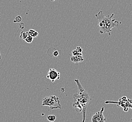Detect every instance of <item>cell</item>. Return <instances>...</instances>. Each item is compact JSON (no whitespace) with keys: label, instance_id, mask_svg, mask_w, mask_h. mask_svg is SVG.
Wrapping results in <instances>:
<instances>
[{"label":"cell","instance_id":"cell-10","mask_svg":"<svg viewBox=\"0 0 132 122\" xmlns=\"http://www.w3.org/2000/svg\"><path fill=\"white\" fill-rule=\"evenodd\" d=\"M24 41L28 43H31L33 41V37L29 34L27 38L24 40Z\"/></svg>","mask_w":132,"mask_h":122},{"label":"cell","instance_id":"cell-2","mask_svg":"<svg viewBox=\"0 0 132 122\" xmlns=\"http://www.w3.org/2000/svg\"><path fill=\"white\" fill-rule=\"evenodd\" d=\"M95 16L98 22V29L101 34L108 33L109 36H111L112 28L118 27L119 24H121L120 22L112 19L114 14H112L111 16H105L103 15V11H100L95 15Z\"/></svg>","mask_w":132,"mask_h":122},{"label":"cell","instance_id":"cell-12","mask_svg":"<svg viewBox=\"0 0 132 122\" xmlns=\"http://www.w3.org/2000/svg\"><path fill=\"white\" fill-rule=\"evenodd\" d=\"M72 55L73 56H76V55H77V54H78L79 53V52H78L77 51V49H76V50L73 51L72 52Z\"/></svg>","mask_w":132,"mask_h":122},{"label":"cell","instance_id":"cell-1","mask_svg":"<svg viewBox=\"0 0 132 122\" xmlns=\"http://www.w3.org/2000/svg\"><path fill=\"white\" fill-rule=\"evenodd\" d=\"M78 89V93H75L73 95L74 102L73 107L77 112H82L83 116V122L86 120V114L89 103L92 99L90 94L84 89L78 79L75 80Z\"/></svg>","mask_w":132,"mask_h":122},{"label":"cell","instance_id":"cell-8","mask_svg":"<svg viewBox=\"0 0 132 122\" xmlns=\"http://www.w3.org/2000/svg\"><path fill=\"white\" fill-rule=\"evenodd\" d=\"M47 118L49 122H53L55 121L56 119V116L55 115H48L47 116Z\"/></svg>","mask_w":132,"mask_h":122},{"label":"cell","instance_id":"cell-7","mask_svg":"<svg viewBox=\"0 0 132 122\" xmlns=\"http://www.w3.org/2000/svg\"><path fill=\"white\" fill-rule=\"evenodd\" d=\"M29 34L31 36L34 37H37L39 35V33L38 32H37L36 31H35V30L33 29H30L29 30V31L28 32Z\"/></svg>","mask_w":132,"mask_h":122},{"label":"cell","instance_id":"cell-15","mask_svg":"<svg viewBox=\"0 0 132 122\" xmlns=\"http://www.w3.org/2000/svg\"><path fill=\"white\" fill-rule=\"evenodd\" d=\"M1 59V54H0V60Z\"/></svg>","mask_w":132,"mask_h":122},{"label":"cell","instance_id":"cell-6","mask_svg":"<svg viewBox=\"0 0 132 122\" xmlns=\"http://www.w3.org/2000/svg\"><path fill=\"white\" fill-rule=\"evenodd\" d=\"M71 61L74 64H78L82 63L84 60L83 55L82 53H79L76 56H73L71 57Z\"/></svg>","mask_w":132,"mask_h":122},{"label":"cell","instance_id":"cell-5","mask_svg":"<svg viewBox=\"0 0 132 122\" xmlns=\"http://www.w3.org/2000/svg\"><path fill=\"white\" fill-rule=\"evenodd\" d=\"M47 78L52 82H54L56 80L60 79V73L55 69L50 68L48 72Z\"/></svg>","mask_w":132,"mask_h":122},{"label":"cell","instance_id":"cell-11","mask_svg":"<svg viewBox=\"0 0 132 122\" xmlns=\"http://www.w3.org/2000/svg\"><path fill=\"white\" fill-rule=\"evenodd\" d=\"M22 18L21 17V16H18L15 18V20H14V22H17V23H20L22 21Z\"/></svg>","mask_w":132,"mask_h":122},{"label":"cell","instance_id":"cell-3","mask_svg":"<svg viewBox=\"0 0 132 122\" xmlns=\"http://www.w3.org/2000/svg\"><path fill=\"white\" fill-rule=\"evenodd\" d=\"M42 106H49L51 109H61L60 98L55 95H50L44 98L43 100Z\"/></svg>","mask_w":132,"mask_h":122},{"label":"cell","instance_id":"cell-13","mask_svg":"<svg viewBox=\"0 0 132 122\" xmlns=\"http://www.w3.org/2000/svg\"><path fill=\"white\" fill-rule=\"evenodd\" d=\"M59 52L57 51V50H55L54 52V53H53V55H54V57H57L58 56V55H59Z\"/></svg>","mask_w":132,"mask_h":122},{"label":"cell","instance_id":"cell-9","mask_svg":"<svg viewBox=\"0 0 132 122\" xmlns=\"http://www.w3.org/2000/svg\"><path fill=\"white\" fill-rule=\"evenodd\" d=\"M29 33L28 32H25L23 31L21 32L20 35V38L21 39H23V40H25L27 37L29 35Z\"/></svg>","mask_w":132,"mask_h":122},{"label":"cell","instance_id":"cell-4","mask_svg":"<svg viewBox=\"0 0 132 122\" xmlns=\"http://www.w3.org/2000/svg\"><path fill=\"white\" fill-rule=\"evenodd\" d=\"M104 107L101 108V110L99 112H97L93 115L91 118L92 122H105L106 120V118L103 115L104 111Z\"/></svg>","mask_w":132,"mask_h":122},{"label":"cell","instance_id":"cell-14","mask_svg":"<svg viewBox=\"0 0 132 122\" xmlns=\"http://www.w3.org/2000/svg\"><path fill=\"white\" fill-rule=\"evenodd\" d=\"M77 51L78 52H79V53H82L83 49H82L81 47H77Z\"/></svg>","mask_w":132,"mask_h":122}]
</instances>
